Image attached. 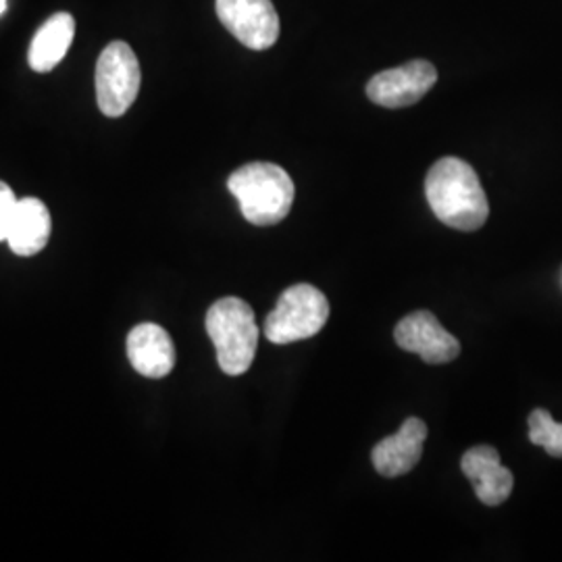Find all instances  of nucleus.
I'll return each instance as SVG.
<instances>
[{
    "label": "nucleus",
    "mask_w": 562,
    "mask_h": 562,
    "mask_svg": "<svg viewBox=\"0 0 562 562\" xmlns=\"http://www.w3.org/2000/svg\"><path fill=\"white\" fill-rule=\"evenodd\" d=\"M425 196L436 217L459 232H475L490 217L477 171L459 157H443L429 169Z\"/></svg>",
    "instance_id": "nucleus-1"
},
{
    "label": "nucleus",
    "mask_w": 562,
    "mask_h": 562,
    "mask_svg": "<svg viewBox=\"0 0 562 562\" xmlns=\"http://www.w3.org/2000/svg\"><path fill=\"white\" fill-rule=\"evenodd\" d=\"M227 188L240 202L244 220L261 227L283 222L296 196L288 171L273 162L244 165L229 176Z\"/></svg>",
    "instance_id": "nucleus-2"
},
{
    "label": "nucleus",
    "mask_w": 562,
    "mask_h": 562,
    "mask_svg": "<svg viewBox=\"0 0 562 562\" xmlns=\"http://www.w3.org/2000/svg\"><path fill=\"white\" fill-rule=\"evenodd\" d=\"M206 334L215 344L223 373L241 375L250 369L259 346V327L250 304L222 299L206 313Z\"/></svg>",
    "instance_id": "nucleus-3"
},
{
    "label": "nucleus",
    "mask_w": 562,
    "mask_h": 562,
    "mask_svg": "<svg viewBox=\"0 0 562 562\" xmlns=\"http://www.w3.org/2000/svg\"><path fill=\"white\" fill-rule=\"evenodd\" d=\"M329 319V302L311 283H296L280 296L265 319V336L273 344H292L319 334Z\"/></svg>",
    "instance_id": "nucleus-4"
},
{
    "label": "nucleus",
    "mask_w": 562,
    "mask_h": 562,
    "mask_svg": "<svg viewBox=\"0 0 562 562\" xmlns=\"http://www.w3.org/2000/svg\"><path fill=\"white\" fill-rule=\"evenodd\" d=\"M140 63L125 42H111L97 63V101L106 117H121L138 99Z\"/></svg>",
    "instance_id": "nucleus-5"
},
{
    "label": "nucleus",
    "mask_w": 562,
    "mask_h": 562,
    "mask_svg": "<svg viewBox=\"0 0 562 562\" xmlns=\"http://www.w3.org/2000/svg\"><path fill=\"white\" fill-rule=\"evenodd\" d=\"M225 30L250 48L267 50L280 38V15L271 0H217Z\"/></svg>",
    "instance_id": "nucleus-6"
},
{
    "label": "nucleus",
    "mask_w": 562,
    "mask_h": 562,
    "mask_svg": "<svg viewBox=\"0 0 562 562\" xmlns=\"http://www.w3.org/2000/svg\"><path fill=\"white\" fill-rule=\"evenodd\" d=\"M436 81L438 71L429 60H411L373 76L367 83V97L385 109H402L422 101Z\"/></svg>",
    "instance_id": "nucleus-7"
},
{
    "label": "nucleus",
    "mask_w": 562,
    "mask_h": 562,
    "mask_svg": "<svg viewBox=\"0 0 562 562\" xmlns=\"http://www.w3.org/2000/svg\"><path fill=\"white\" fill-rule=\"evenodd\" d=\"M394 338L402 350L419 355L429 364L452 362L461 355V341L446 331L429 311H417L404 317L394 329Z\"/></svg>",
    "instance_id": "nucleus-8"
},
{
    "label": "nucleus",
    "mask_w": 562,
    "mask_h": 562,
    "mask_svg": "<svg viewBox=\"0 0 562 562\" xmlns=\"http://www.w3.org/2000/svg\"><path fill=\"white\" fill-rule=\"evenodd\" d=\"M462 473L473 483L475 496L487 506H501L508 501L515 487L513 473L501 462V454L492 446H475L462 454Z\"/></svg>",
    "instance_id": "nucleus-9"
},
{
    "label": "nucleus",
    "mask_w": 562,
    "mask_h": 562,
    "mask_svg": "<svg viewBox=\"0 0 562 562\" xmlns=\"http://www.w3.org/2000/svg\"><path fill=\"white\" fill-rule=\"evenodd\" d=\"M127 359L144 378L161 380L176 367V346L161 325L140 323L127 336Z\"/></svg>",
    "instance_id": "nucleus-10"
},
{
    "label": "nucleus",
    "mask_w": 562,
    "mask_h": 562,
    "mask_svg": "<svg viewBox=\"0 0 562 562\" xmlns=\"http://www.w3.org/2000/svg\"><path fill=\"white\" fill-rule=\"evenodd\" d=\"M427 425L419 417H408L394 436L383 438L371 452L373 467L383 477H401L422 461Z\"/></svg>",
    "instance_id": "nucleus-11"
},
{
    "label": "nucleus",
    "mask_w": 562,
    "mask_h": 562,
    "mask_svg": "<svg viewBox=\"0 0 562 562\" xmlns=\"http://www.w3.org/2000/svg\"><path fill=\"white\" fill-rule=\"evenodd\" d=\"M53 222L44 202L38 199H21L7 234L9 248L20 257H34L50 240Z\"/></svg>",
    "instance_id": "nucleus-12"
},
{
    "label": "nucleus",
    "mask_w": 562,
    "mask_h": 562,
    "mask_svg": "<svg viewBox=\"0 0 562 562\" xmlns=\"http://www.w3.org/2000/svg\"><path fill=\"white\" fill-rule=\"evenodd\" d=\"M74 36L76 20L69 13H55L53 18H48L30 44V67L38 74L53 71L60 60L65 59Z\"/></svg>",
    "instance_id": "nucleus-13"
},
{
    "label": "nucleus",
    "mask_w": 562,
    "mask_h": 562,
    "mask_svg": "<svg viewBox=\"0 0 562 562\" xmlns=\"http://www.w3.org/2000/svg\"><path fill=\"white\" fill-rule=\"evenodd\" d=\"M529 440L542 446L550 457L562 459V423L554 422L546 408H536L529 415Z\"/></svg>",
    "instance_id": "nucleus-14"
},
{
    "label": "nucleus",
    "mask_w": 562,
    "mask_h": 562,
    "mask_svg": "<svg viewBox=\"0 0 562 562\" xmlns=\"http://www.w3.org/2000/svg\"><path fill=\"white\" fill-rule=\"evenodd\" d=\"M18 202L20 199H15V192L4 181H0V241H7V234H9V227L13 222Z\"/></svg>",
    "instance_id": "nucleus-15"
},
{
    "label": "nucleus",
    "mask_w": 562,
    "mask_h": 562,
    "mask_svg": "<svg viewBox=\"0 0 562 562\" xmlns=\"http://www.w3.org/2000/svg\"><path fill=\"white\" fill-rule=\"evenodd\" d=\"M4 9H7V0H0V15L4 13Z\"/></svg>",
    "instance_id": "nucleus-16"
}]
</instances>
